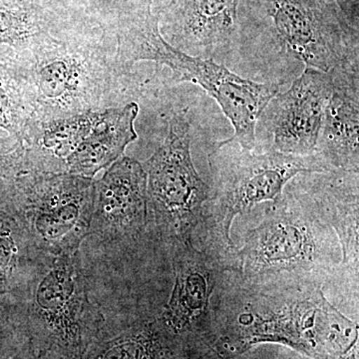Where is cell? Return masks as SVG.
<instances>
[{"mask_svg":"<svg viewBox=\"0 0 359 359\" xmlns=\"http://www.w3.org/2000/svg\"><path fill=\"white\" fill-rule=\"evenodd\" d=\"M325 285L249 282L226 273L212 299V348L238 359L259 344H276L311 359H359L358 320L328 301Z\"/></svg>","mask_w":359,"mask_h":359,"instance_id":"6da1fadb","label":"cell"},{"mask_svg":"<svg viewBox=\"0 0 359 359\" xmlns=\"http://www.w3.org/2000/svg\"><path fill=\"white\" fill-rule=\"evenodd\" d=\"M25 61L32 94L33 118L39 121L101 111L116 106L122 79L114 54L88 14L68 18L60 30Z\"/></svg>","mask_w":359,"mask_h":359,"instance_id":"7a4b0ae2","label":"cell"},{"mask_svg":"<svg viewBox=\"0 0 359 359\" xmlns=\"http://www.w3.org/2000/svg\"><path fill=\"white\" fill-rule=\"evenodd\" d=\"M241 278L249 282L337 285L341 245L308 192L287 190L245 233L236 249Z\"/></svg>","mask_w":359,"mask_h":359,"instance_id":"3957f363","label":"cell"},{"mask_svg":"<svg viewBox=\"0 0 359 359\" xmlns=\"http://www.w3.org/2000/svg\"><path fill=\"white\" fill-rule=\"evenodd\" d=\"M18 309L28 340L53 359H82L107 320L92 299L81 250L47 257Z\"/></svg>","mask_w":359,"mask_h":359,"instance_id":"277c9868","label":"cell"},{"mask_svg":"<svg viewBox=\"0 0 359 359\" xmlns=\"http://www.w3.org/2000/svg\"><path fill=\"white\" fill-rule=\"evenodd\" d=\"M238 35L323 72L359 63L358 30L334 0H242Z\"/></svg>","mask_w":359,"mask_h":359,"instance_id":"5b68a950","label":"cell"},{"mask_svg":"<svg viewBox=\"0 0 359 359\" xmlns=\"http://www.w3.org/2000/svg\"><path fill=\"white\" fill-rule=\"evenodd\" d=\"M212 186L204 205L202 226L228 247H235L231 228L238 215L266 202H276L299 174L332 173L320 156L283 154L243 148L230 138L208 157Z\"/></svg>","mask_w":359,"mask_h":359,"instance_id":"8992f818","label":"cell"},{"mask_svg":"<svg viewBox=\"0 0 359 359\" xmlns=\"http://www.w3.org/2000/svg\"><path fill=\"white\" fill-rule=\"evenodd\" d=\"M95 183L77 175L20 169L0 178V189L35 248L54 257L81 250L93 214Z\"/></svg>","mask_w":359,"mask_h":359,"instance_id":"52a82bcc","label":"cell"},{"mask_svg":"<svg viewBox=\"0 0 359 359\" xmlns=\"http://www.w3.org/2000/svg\"><path fill=\"white\" fill-rule=\"evenodd\" d=\"M167 124L162 145L142 164L147 174L149 231L166 250L192 237L211 192L194 166L188 117L173 113Z\"/></svg>","mask_w":359,"mask_h":359,"instance_id":"ba28073f","label":"cell"},{"mask_svg":"<svg viewBox=\"0 0 359 359\" xmlns=\"http://www.w3.org/2000/svg\"><path fill=\"white\" fill-rule=\"evenodd\" d=\"M167 252L174 285L158 316L180 339L212 348V299L226 273H240L236 248L198 226L192 237L171 245Z\"/></svg>","mask_w":359,"mask_h":359,"instance_id":"9c48e42d","label":"cell"},{"mask_svg":"<svg viewBox=\"0 0 359 359\" xmlns=\"http://www.w3.org/2000/svg\"><path fill=\"white\" fill-rule=\"evenodd\" d=\"M137 62L153 61L173 71L179 82L199 85L219 104L235 134L231 140L243 148H257V121L269 101L280 93L278 83H259L231 72L212 58L189 55L168 43L159 28L144 32L134 46Z\"/></svg>","mask_w":359,"mask_h":359,"instance_id":"30bf717a","label":"cell"},{"mask_svg":"<svg viewBox=\"0 0 359 359\" xmlns=\"http://www.w3.org/2000/svg\"><path fill=\"white\" fill-rule=\"evenodd\" d=\"M85 241L130 256L145 252L146 248L160 247L149 231L147 174L139 161L123 156L96 181L93 214Z\"/></svg>","mask_w":359,"mask_h":359,"instance_id":"8fae6325","label":"cell"},{"mask_svg":"<svg viewBox=\"0 0 359 359\" xmlns=\"http://www.w3.org/2000/svg\"><path fill=\"white\" fill-rule=\"evenodd\" d=\"M332 92L330 73L304 67L287 91L269 101L257 121V128L262 127L269 133L264 150L294 156L313 154Z\"/></svg>","mask_w":359,"mask_h":359,"instance_id":"7c38bea8","label":"cell"},{"mask_svg":"<svg viewBox=\"0 0 359 359\" xmlns=\"http://www.w3.org/2000/svg\"><path fill=\"white\" fill-rule=\"evenodd\" d=\"M242 0H171L157 13L163 39L180 51L210 58L237 37Z\"/></svg>","mask_w":359,"mask_h":359,"instance_id":"4fadbf2b","label":"cell"},{"mask_svg":"<svg viewBox=\"0 0 359 359\" xmlns=\"http://www.w3.org/2000/svg\"><path fill=\"white\" fill-rule=\"evenodd\" d=\"M158 314L157 309H143L116 323L106 320L82 359H197L212 351L180 339Z\"/></svg>","mask_w":359,"mask_h":359,"instance_id":"5bb4252c","label":"cell"},{"mask_svg":"<svg viewBox=\"0 0 359 359\" xmlns=\"http://www.w3.org/2000/svg\"><path fill=\"white\" fill-rule=\"evenodd\" d=\"M308 192L320 218L334 230L341 245L342 259L335 287H339L358 311V173H325Z\"/></svg>","mask_w":359,"mask_h":359,"instance_id":"9a60e30c","label":"cell"},{"mask_svg":"<svg viewBox=\"0 0 359 359\" xmlns=\"http://www.w3.org/2000/svg\"><path fill=\"white\" fill-rule=\"evenodd\" d=\"M359 65L330 71L332 92L325 106L318 144L320 156L330 172L359 171Z\"/></svg>","mask_w":359,"mask_h":359,"instance_id":"2e32d148","label":"cell"},{"mask_svg":"<svg viewBox=\"0 0 359 359\" xmlns=\"http://www.w3.org/2000/svg\"><path fill=\"white\" fill-rule=\"evenodd\" d=\"M136 102L97 111L89 134L66 160V173L94 178L124 156L125 149L138 138L134 122Z\"/></svg>","mask_w":359,"mask_h":359,"instance_id":"e0dca14e","label":"cell"},{"mask_svg":"<svg viewBox=\"0 0 359 359\" xmlns=\"http://www.w3.org/2000/svg\"><path fill=\"white\" fill-rule=\"evenodd\" d=\"M97 111L39 121L32 118L22 139L21 170L35 173H66V160L89 134Z\"/></svg>","mask_w":359,"mask_h":359,"instance_id":"ac0fdd59","label":"cell"},{"mask_svg":"<svg viewBox=\"0 0 359 359\" xmlns=\"http://www.w3.org/2000/svg\"><path fill=\"white\" fill-rule=\"evenodd\" d=\"M47 257L33 245L0 189V299L18 306Z\"/></svg>","mask_w":359,"mask_h":359,"instance_id":"d6986e66","label":"cell"},{"mask_svg":"<svg viewBox=\"0 0 359 359\" xmlns=\"http://www.w3.org/2000/svg\"><path fill=\"white\" fill-rule=\"evenodd\" d=\"M69 18L66 7L45 0H0V47L29 53Z\"/></svg>","mask_w":359,"mask_h":359,"instance_id":"ffe728a7","label":"cell"},{"mask_svg":"<svg viewBox=\"0 0 359 359\" xmlns=\"http://www.w3.org/2000/svg\"><path fill=\"white\" fill-rule=\"evenodd\" d=\"M33 115L25 61L13 49L0 47V128L22 142Z\"/></svg>","mask_w":359,"mask_h":359,"instance_id":"44dd1931","label":"cell"},{"mask_svg":"<svg viewBox=\"0 0 359 359\" xmlns=\"http://www.w3.org/2000/svg\"><path fill=\"white\" fill-rule=\"evenodd\" d=\"M18 306L0 299V359H8L27 342Z\"/></svg>","mask_w":359,"mask_h":359,"instance_id":"7402d4cb","label":"cell"},{"mask_svg":"<svg viewBox=\"0 0 359 359\" xmlns=\"http://www.w3.org/2000/svg\"><path fill=\"white\" fill-rule=\"evenodd\" d=\"M22 142L11 136L0 137V178L14 173L22 164Z\"/></svg>","mask_w":359,"mask_h":359,"instance_id":"603a6c76","label":"cell"},{"mask_svg":"<svg viewBox=\"0 0 359 359\" xmlns=\"http://www.w3.org/2000/svg\"><path fill=\"white\" fill-rule=\"evenodd\" d=\"M349 25L359 30V0H334Z\"/></svg>","mask_w":359,"mask_h":359,"instance_id":"cb8c5ba5","label":"cell"},{"mask_svg":"<svg viewBox=\"0 0 359 359\" xmlns=\"http://www.w3.org/2000/svg\"><path fill=\"white\" fill-rule=\"evenodd\" d=\"M287 347L285 346H283V351H282L280 348H278V351H276V354H273L271 359H294L292 355H290L289 353H287Z\"/></svg>","mask_w":359,"mask_h":359,"instance_id":"d4e9b609","label":"cell"},{"mask_svg":"<svg viewBox=\"0 0 359 359\" xmlns=\"http://www.w3.org/2000/svg\"><path fill=\"white\" fill-rule=\"evenodd\" d=\"M197 359H222V358L214 349H212L211 351H209V353H205V355L201 356V358Z\"/></svg>","mask_w":359,"mask_h":359,"instance_id":"484cf974","label":"cell"}]
</instances>
